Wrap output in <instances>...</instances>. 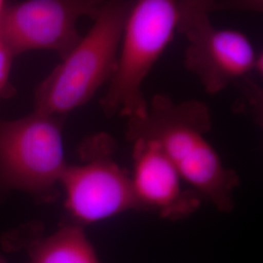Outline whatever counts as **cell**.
Segmentation results:
<instances>
[{"label":"cell","instance_id":"obj_1","mask_svg":"<svg viewBox=\"0 0 263 263\" xmlns=\"http://www.w3.org/2000/svg\"><path fill=\"white\" fill-rule=\"evenodd\" d=\"M211 129V113L204 103H177L158 94L152 98L144 117L127 120L126 138L156 141L184 183L218 211L228 213L234 208L233 192L240 180L208 141Z\"/></svg>","mask_w":263,"mask_h":263},{"label":"cell","instance_id":"obj_2","mask_svg":"<svg viewBox=\"0 0 263 263\" xmlns=\"http://www.w3.org/2000/svg\"><path fill=\"white\" fill-rule=\"evenodd\" d=\"M191 0L133 1L112 76L101 106L107 117L142 118L148 103L142 84L178 32Z\"/></svg>","mask_w":263,"mask_h":263},{"label":"cell","instance_id":"obj_3","mask_svg":"<svg viewBox=\"0 0 263 263\" xmlns=\"http://www.w3.org/2000/svg\"><path fill=\"white\" fill-rule=\"evenodd\" d=\"M132 4L125 0L103 1L87 34L39 85L35 111L65 117L108 83Z\"/></svg>","mask_w":263,"mask_h":263},{"label":"cell","instance_id":"obj_4","mask_svg":"<svg viewBox=\"0 0 263 263\" xmlns=\"http://www.w3.org/2000/svg\"><path fill=\"white\" fill-rule=\"evenodd\" d=\"M65 117L34 112L0 120V193L19 190L39 202H52L66 169Z\"/></svg>","mask_w":263,"mask_h":263},{"label":"cell","instance_id":"obj_5","mask_svg":"<svg viewBox=\"0 0 263 263\" xmlns=\"http://www.w3.org/2000/svg\"><path fill=\"white\" fill-rule=\"evenodd\" d=\"M259 1L191 0L178 32L187 40L184 66L196 76L209 94L240 85L254 72L256 52L249 37L239 30L215 27L210 14L220 10L261 11Z\"/></svg>","mask_w":263,"mask_h":263},{"label":"cell","instance_id":"obj_6","mask_svg":"<svg viewBox=\"0 0 263 263\" xmlns=\"http://www.w3.org/2000/svg\"><path fill=\"white\" fill-rule=\"evenodd\" d=\"M115 151L109 135H94L79 147L82 163L66 166L60 185L71 222L84 227L139 210L131 176L114 159Z\"/></svg>","mask_w":263,"mask_h":263},{"label":"cell","instance_id":"obj_7","mask_svg":"<svg viewBox=\"0 0 263 263\" xmlns=\"http://www.w3.org/2000/svg\"><path fill=\"white\" fill-rule=\"evenodd\" d=\"M103 1L95 0H29L0 11V42L12 56L33 50L56 52L62 59L81 36L77 22L91 19Z\"/></svg>","mask_w":263,"mask_h":263},{"label":"cell","instance_id":"obj_8","mask_svg":"<svg viewBox=\"0 0 263 263\" xmlns=\"http://www.w3.org/2000/svg\"><path fill=\"white\" fill-rule=\"evenodd\" d=\"M132 143V186L139 210H151L170 220L191 216L202 198L184 186L179 172L156 141L137 138Z\"/></svg>","mask_w":263,"mask_h":263},{"label":"cell","instance_id":"obj_9","mask_svg":"<svg viewBox=\"0 0 263 263\" xmlns=\"http://www.w3.org/2000/svg\"><path fill=\"white\" fill-rule=\"evenodd\" d=\"M3 241L7 249L25 250L28 263H100L84 227L73 222L48 236L40 224L28 223L8 233Z\"/></svg>","mask_w":263,"mask_h":263},{"label":"cell","instance_id":"obj_10","mask_svg":"<svg viewBox=\"0 0 263 263\" xmlns=\"http://www.w3.org/2000/svg\"><path fill=\"white\" fill-rule=\"evenodd\" d=\"M12 58L9 51L0 42V93L5 89L8 82Z\"/></svg>","mask_w":263,"mask_h":263},{"label":"cell","instance_id":"obj_11","mask_svg":"<svg viewBox=\"0 0 263 263\" xmlns=\"http://www.w3.org/2000/svg\"><path fill=\"white\" fill-rule=\"evenodd\" d=\"M0 263H7V261L0 255Z\"/></svg>","mask_w":263,"mask_h":263},{"label":"cell","instance_id":"obj_12","mask_svg":"<svg viewBox=\"0 0 263 263\" xmlns=\"http://www.w3.org/2000/svg\"><path fill=\"white\" fill-rule=\"evenodd\" d=\"M3 5H4V4H3V3H2V2H0V11H1V9H2V7H3Z\"/></svg>","mask_w":263,"mask_h":263}]
</instances>
